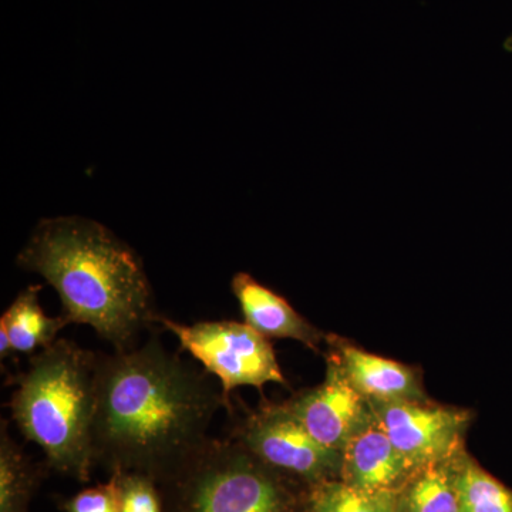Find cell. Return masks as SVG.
I'll list each match as a JSON object with an SVG mask.
<instances>
[{
  "label": "cell",
  "instance_id": "obj_1",
  "mask_svg": "<svg viewBox=\"0 0 512 512\" xmlns=\"http://www.w3.org/2000/svg\"><path fill=\"white\" fill-rule=\"evenodd\" d=\"M222 407L228 410L210 373L170 352L157 335L140 348L99 353L94 458L151 478L177 471L210 439Z\"/></svg>",
  "mask_w": 512,
  "mask_h": 512
},
{
  "label": "cell",
  "instance_id": "obj_2",
  "mask_svg": "<svg viewBox=\"0 0 512 512\" xmlns=\"http://www.w3.org/2000/svg\"><path fill=\"white\" fill-rule=\"evenodd\" d=\"M18 265L56 289L69 325H89L114 352L133 349L140 333L157 323L160 313L141 259L99 222L43 220Z\"/></svg>",
  "mask_w": 512,
  "mask_h": 512
},
{
  "label": "cell",
  "instance_id": "obj_3",
  "mask_svg": "<svg viewBox=\"0 0 512 512\" xmlns=\"http://www.w3.org/2000/svg\"><path fill=\"white\" fill-rule=\"evenodd\" d=\"M97 362L99 353L57 339L13 376L8 404L16 427L42 448L49 466L82 481L94 460Z\"/></svg>",
  "mask_w": 512,
  "mask_h": 512
},
{
  "label": "cell",
  "instance_id": "obj_4",
  "mask_svg": "<svg viewBox=\"0 0 512 512\" xmlns=\"http://www.w3.org/2000/svg\"><path fill=\"white\" fill-rule=\"evenodd\" d=\"M237 441L207 440L183 466V512H285L286 495Z\"/></svg>",
  "mask_w": 512,
  "mask_h": 512
},
{
  "label": "cell",
  "instance_id": "obj_5",
  "mask_svg": "<svg viewBox=\"0 0 512 512\" xmlns=\"http://www.w3.org/2000/svg\"><path fill=\"white\" fill-rule=\"evenodd\" d=\"M157 323L173 333L181 350L190 353L205 372L220 382L228 413L234 407L231 394L238 387L262 390L266 383L286 384L268 338L245 322L218 320L183 325L158 315Z\"/></svg>",
  "mask_w": 512,
  "mask_h": 512
},
{
  "label": "cell",
  "instance_id": "obj_6",
  "mask_svg": "<svg viewBox=\"0 0 512 512\" xmlns=\"http://www.w3.org/2000/svg\"><path fill=\"white\" fill-rule=\"evenodd\" d=\"M266 467L285 471L313 484L340 476L342 453L320 444L285 404H266L239 420L229 434Z\"/></svg>",
  "mask_w": 512,
  "mask_h": 512
},
{
  "label": "cell",
  "instance_id": "obj_7",
  "mask_svg": "<svg viewBox=\"0 0 512 512\" xmlns=\"http://www.w3.org/2000/svg\"><path fill=\"white\" fill-rule=\"evenodd\" d=\"M369 403L394 447L414 471L451 460L463 451L461 444L471 421L467 410L427 399Z\"/></svg>",
  "mask_w": 512,
  "mask_h": 512
},
{
  "label": "cell",
  "instance_id": "obj_8",
  "mask_svg": "<svg viewBox=\"0 0 512 512\" xmlns=\"http://www.w3.org/2000/svg\"><path fill=\"white\" fill-rule=\"evenodd\" d=\"M323 446L343 453L350 440L375 419L365 399L329 359L325 382L284 403Z\"/></svg>",
  "mask_w": 512,
  "mask_h": 512
},
{
  "label": "cell",
  "instance_id": "obj_9",
  "mask_svg": "<svg viewBox=\"0 0 512 512\" xmlns=\"http://www.w3.org/2000/svg\"><path fill=\"white\" fill-rule=\"evenodd\" d=\"M342 456V481L369 493L393 494L410 474L416 473L376 416L350 440Z\"/></svg>",
  "mask_w": 512,
  "mask_h": 512
},
{
  "label": "cell",
  "instance_id": "obj_10",
  "mask_svg": "<svg viewBox=\"0 0 512 512\" xmlns=\"http://www.w3.org/2000/svg\"><path fill=\"white\" fill-rule=\"evenodd\" d=\"M330 360L369 402L426 400L419 376L412 367L367 353L348 343L336 342Z\"/></svg>",
  "mask_w": 512,
  "mask_h": 512
},
{
  "label": "cell",
  "instance_id": "obj_11",
  "mask_svg": "<svg viewBox=\"0 0 512 512\" xmlns=\"http://www.w3.org/2000/svg\"><path fill=\"white\" fill-rule=\"evenodd\" d=\"M231 286L245 323L256 332L265 338L298 340L308 348L318 349L323 333L299 315L281 295L245 272L235 275Z\"/></svg>",
  "mask_w": 512,
  "mask_h": 512
},
{
  "label": "cell",
  "instance_id": "obj_12",
  "mask_svg": "<svg viewBox=\"0 0 512 512\" xmlns=\"http://www.w3.org/2000/svg\"><path fill=\"white\" fill-rule=\"evenodd\" d=\"M42 286L30 285L16 296L0 318L15 353L33 356L57 340L60 330L69 325L64 316L50 318L39 302Z\"/></svg>",
  "mask_w": 512,
  "mask_h": 512
},
{
  "label": "cell",
  "instance_id": "obj_13",
  "mask_svg": "<svg viewBox=\"0 0 512 512\" xmlns=\"http://www.w3.org/2000/svg\"><path fill=\"white\" fill-rule=\"evenodd\" d=\"M458 512H512V490L461 451L454 458Z\"/></svg>",
  "mask_w": 512,
  "mask_h": 512
},
{
  "label": "cell",
  "instance_id": "obj_14",
  "mask_svg": "<svg viewBox=\"0 0 512 512\" xmlns=\"http://www.w3.org/2000/svg\"><path fill=\"white\" fill-rule=\"evenodd\" d=\"M9 423L0 427V512H28L35 473L29 458L13 441Z\"/></svg>",
  "mask_w": 512,
  "mask_h": 512
},
{
  "label": "cell",
  "instance_id": "obj_15",
  "mask_svg": "<svg viewBox=\"0 0 512 512\" xmlns=\"http://www.w3.org/2000/svg\"><path fill=\"white\" fill-rule=\"evenodd\" d=\"M454 458L417 470L404 495V512H458Z\"/></svg>",
  "mask_w": 512,
  "mask_h": 512
},
{
  "label": "cell",
  "instance_id": "obj_16",
  "mask_svg": "<svg viewBox=\"0 0 512 512\" xmlns=\"http://www.w3.org/2000/svg\"><path fill=\"white\" fill-rule=\"evenodd\" d=\"M312 512H400L394 494L369 493L345 481H323L315 485Z\"/></svg>",
  "mask_w": 512,
  "mask_h": 512
},
{
  "label": "cell",
  "instance_id": "obj_17",
  "mask_svg": "<svg viewBox=\"0 0 512 512\" xmlns=\"http://www.w3.org/2000/svg\"><path fill=\"white\" fill-rule=\"evenodd\" d=\"M120 488V512H163L154 480L141 473L114 471Z\"/></svg>",
  "mask_w": 512,
  "mask_h": 512
},
{
  "label": "cell",
  "instance_id": "obj_18",
  "mask_svg": "<svg viewBox=\"0 0 512 512\" xmlns=\"http://www.w3.org/2000/svg\"><path fill=\"white\" fill-rule=\"evenodd\" d=\"M67 512H120V488L116 474L109 483L87 488L66 504Z\"/></svg>",
  "mask_w": 512,
  "mask_h": 512
},
{
  "label": "cell",
  "instance_id": "obj_19",
  "mask_svg": "<svg viewBox=\"0 0 512 512\" xmlns=\"http://www.w3.org/2000/svg\"><path fill=\"white\" fill-rule=\"evenodd\" d=\"M13 353H15V350H13L8 332H6L3 326H0V357H2V360H5L12 356Z\"/></svg>",
  "mask_w": 512,
  "mask_h": 512
}]
</instances>
